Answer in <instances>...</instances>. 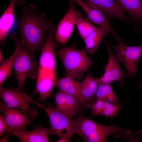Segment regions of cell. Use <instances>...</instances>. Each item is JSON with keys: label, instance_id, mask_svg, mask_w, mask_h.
Instances as JSON below:
<instances>
[{"label": "cell", "instance_id": "obj_1", "mask_svg": "<svg viewBox=\"0 0 142 142\" xmlns=\"http://www.w3.org/2000/svg\"><path fill=\"white\" fill-rule=\"evenodd\" d=\"M35 9L33 4L25 6L18 20L23 46L32 54L42 49L47 32L53 24L47 18L44 13H37Z\"/></svg>", "mask_w": 142, "mask_h": 142}, {"label": "cell", "instance_id": "obj_2", "mask_svg": "<svg viewBox=\"0 0 142 142\" xmlns=\"http://www.w3.org/2000/svg\"><path fill=\"white\" fill-rule=\"evenodd\" d=\"M57 76L55 54L50 50L42 49L39 58L36 86L30 96L32 98L38 94L40 100L45 102L52 96Z\"/></svg>", "mask_w": 142, "mask_h": 142}, {"label": "cell", "instance_id": "obj_3", "mask_svg": "<svg viewBox=\"0 0 142 142\" xmlns=\"http://www.w3.org/2000/svg\"><path fill=\"white\" fill-rule=\"evenodd\" d=\"M131 133L130 130L119 128L113 123L109 126L103 125L81 114H78L75 119L74 134L81 137L84 142H107L106 138L111 134H115L118 137L131 136Z\"/></svg>", "mask_w": 142, "mask_h": 142}, {"label": "cell", "instance_id": "obj_4", "mask_svg": "<svg viewBox=\"0 0 142 142\" xmlns=\"http://www.w3.org/2000/svg\"><path fill=\"white\" fill-rule=\"evenodd\" d=\"M55 54L63 64L65 77H76L87 71L93 64L85 48L64 47L55 51Z\"/></svg>", "mask_w": 142, "mask_h": 142}, {"label": "cell", "instance_id": "obj_5", "mask_svg": "<svg viewBox=\"0 0 142 142\" xmlns=\"http://www.w3.org/2000/svg\"><path fill=\"white\" fill-rule=\"evenodd\" d=\"M18 51L13 65L14 75L16 79L18 88L24 90V84L27 78H36L38 66L33 59V54L23 47L21 40L16 43Z\"/></svg>", "mask_w": 142, "mask_h": 142}, {"label": "cell", "instance_id": "obj_6", "mask_svg": "<svg viewBox=\"0 0 142 142\" xmlns=\"http://www.w3.org/2000/svg\"><path fill=\"white\" fill-rule=\"evenodd\" d=\"M40 108L48 116L50 125L49 134L65 138L69 142L71 141L72 137L74 134L75 119L61 112L49 103L47 108L43 104Z\"/></svg>", "mask_w": 142, "mask_h": 142}, {"label": "cell", "instance_id": "obj_7", "mask_svg": "<svg viewBox=\"0 0 142 142\" xmlns=\"http://www.w3.org/2000/svg\"><path fill=\"white\" fill-rule=\"evenodd\" d=\"M0 97L9 107L26 111L28 118L31 120L35 119L38 113L37 109L31 106L30 102L39 107L42 105L28 96L24 90L18 88H2L0 89Z\"/></svg>", "mask_w": 142, "mask_h": 142}, {"label": "cell", "instance_id": "obj_8", "mask_svg": "<svg viewBox=\"0 0 142 142\" xmlns=\"http://www.w3.org/2000/svg\"><path fill=\"white\" fill-rule=\"evenodd\" d=\"M118 44L115 45H110L115 54L119 62L122 63L125 67L129 76L133 80L138 73V65L142 55V45L136 46L125 45L122 40L118 41Z\"/></svg>", "mask_w": 142, "mask_h": 142}, {"label": "cell", "instance_id": "obj_9", "mask_svg": "<svg viewBox=\"0 0 142 142\" xmlns=\"http://www.w3.org/2000/svg\"><path fill=\"white\" fill-rule=\"evenodd\" d=\"M81 14L75 8L73 2L70 1L68 9L55 29V38L56 42L61 45L67 42L76 26L78 18Z\"/></svg>", "mask_w": 142, "mask_h": 142}, {"label": "cell", "instance_id": "obj_10", "mask_svg": "<svg viewBox=\"0 0 142 142\" xmlns=\"http://www.w3.org/2000/svg\"><path fill=\"white\" fill-rule=\"evenodd\" d=\"M0 111L9 128L12 131H25L27 125H34L26 111L9 107L2 101L0 102Z\"/></svg>", "mask_w": 142, "mask_h": 142}, {"label": "cell", "instance_id": "obj_11", "mask_svg": "<svg viewBox=\"0 0 142 142\" xmlns=\"http://www.w3.org/2000/svg\"><path fill=\"white\" fill-rule=\"evenodd\" d=\"M107 50L108 59L105 67L104 72L99 78L100 84H111L115 81H118L122 87L125 78L128 76L127 72L124 71L119 64L115 55L114 54L110 47L104 39L103 41Z\"/></svg>", "mask_w": 142, "mask_h": 142}, {"label": "cell", "instance_id": "obj_12", "mask_svg": "<svg viewBox=\"0 0 142 142\" xmlns=\"http://www.w3.org/2000/svg\"><path fill=\"white\" fill-rule=\"evenodd\" d=\"M109 18L118 19L129 23L132 19L126 15L115 0H87Z\"/></svg>", "mask_w": 142, "mask_h": 142}, {"label": "cell", "instance_id": "obj_13", "mask_svg": "<svg viewBox=\"0 0 142 142\" xmlns=\"http://www.w3.org/2000/svg\"><path fill=\"white\" fill-rule=\"evenodd\" d=\"M54 97L55 107L68 116L72 117L81 111L82 106L74 97L59 90L54 94Z\"/></svg>", "mask_w": 142, "mask_h": 142}, {"label": "cell", "instance_id": "obj_14", "mask_svg": "<svg viewBox=\"0 0 142 142\" xmlns=\"http://www.w3.org/2000/svg\"><path fill=\"white\" fill-rule=\"evenodd\" d=\"M55 86L61 91L77 99L84 108L87 107L81 94V82L65 77L57 80Z\"/></svg>", "mask_w": 142, "mask_h": 142}, {"label": "cell", "instance_id": "obj_15", "mask_svg": "<svg viewBox=\"0 0 142 142\" xmlns=\"http://www.w3.org/2000/svg\"><path fill=\"white\" fill-rule=\"evenodd\" d=\"M15 2L19 5L24 4L23 0H11L9 6L1 15L0 19V40L3 44L12 26L14 19V6Z\"/></svg>", "mask_w": 142, "mask_h": 142}, {"label": "cell", "instance_id": "obj_16", "mask_svg": "<svg viewBox=\"0 0 142 142\" xmlns=\"http://www.w3.org/2000/svg\"><path fill=\"white\" fill-rule=\"evenodd\" d=\"M49 129L39 125L31 131L16 132L11 131V135L17 136L22 142H50Z\"/></svg>", "mask_w": 142, "mask_h": 142}, {"label": "cell", "instance_id": "obj_17", "mask_svg": "<svg viewBox=\"0 0 142 142\" xmlns=\"http://www.w3.org/2000/svg\"><path fill=\"white\" fill-rule=\"evenodd\" d=\"M100 84L99 78L87 74L81 82V94L88 108L96 100L95 95L97 89Z\"/></svg>", "mask_w": 142, "mask_h": 142}, {"label": "cell", "instance_id": "obj_18", "mask_svg": "<svg viewBox=\"0 0 142 142\" xmlns=\"http://www.w3.org/2000/svg\"><path fill=\"white\" fill-rule=\"evenodd\" d=\"M115 0L134 21V25L142 22V0Z\"/></svg>", "mask_w": 142, "mask_h": 142}, {"label": "cell", "instance_id": "obj_19", "mask_svg": "<svg viewBox=\"0 0 142 142\" xmlns=\"http://www.w3.org/2000/svg\"><path fill=\"white\" fill-rule=\"evenodd\" d=\"M109 33V32L105 28L97 27L84 40L85 44L84 48L87 52L91 55L93 54L98 49L100 43Z\"/></svg>", "mask_w": 142, "mask_h": 142}, {"label": "cell", "instance_id": "obj_20", "mask_svg": "<svg viewBox=\"0 0 142 142\" xmlns=\"http://www.w3.org/2000/svg\"><path fill=\"white\" fill-rule=\"evenodd\" d=\"M111 84H100L95 94V99L115 104H118L119 99L113 89Z\"/></svg>", "mask_w": 142, "mask_h": 142}, {"label": "cell", "instance_id": "obj_21", "mask_svg": "<svg viewBox=\"0 0 142 142\" xmlns=\"http://www.w3.org/2000/svg\"><path fill=\"white\" fill-rule=\"evenodd\" d=\"M17 51L18 48L16 46L15 50L12 55L0 64V89L3 88V83L12 75Z\"/></svg>", "mask_w": 142, "mask_h": 142}, {"label": "cell", "instance_id": "obj_22", "mask_svg": "<svg viewBox=\"0 0 142 142\" xmlns=\"http://www.w3.org/2000/svg\"><path fill=\"white\" fill-rule=\"evenodd\" d=\"M76 26L79 35L83 40L97 28L90 22L88 18L83 17L82 13L78 18Z\"/></svg>", "mask_w": 142, "mask_h": 142}, {"label": "cell", "instance_id": "obj_23", "mask_svg": "<svg viewBox=\"0 0 142 142\" xmlns=\"http://www.w3.org/2000/svg\"><path fill=\"white\" fill-rule=\"evenodd\" d=\"M124 104H120L104 101V108L101 116L110 118L114 117Z\"/></svg>", "mask_w": 142, "mask_h": 142}, {"label": "cell", "instance_id": "obj_24", "mask_svg": "<svg viewBox=\"0 0 142 142\" xmlns=\"http://www.w3.org/2000/svg\"><path fill=\"white\" fill-rule=\"evenodd\" d=\"M104 101L102 100L96 99L89 106L91 108L92 115L98 116L102 114L104 106Z\"/></svg>", "mask_w": 142, "mask_h": 142}, {"label": "cell", "instance_id": "obj_25", "mask_svg": "<svg viewBox=\"0 0 142 142\" xmlns=\"http://www.w3.org/2000/svg\"><path fill=\"white\" fill-rule=\"evenodd\" d=\"M2 115H0V136L1 137L4 133L10 131Z\"/></svg>", "mask_w": 142, "mask_h": 142}, {"label": "cell", "instance_id": "obj_26", "mask_svg": "<svg viewBox=\"0 0 142 142\" xmlns=\"http://www.w3.org/2000/svg\"><path fill=\"white\" fill-rule=\"evenodd\" d=\"M134 26L136 32L139 33L142 32V22L136 24Z\"/></svg>", "mask_w": 142, "mask_h": 142}, {"label": "cell", "instance_id": "obj_27", "mask_svg": "<svg viewBox=\"0 0 142 142\" xmlns=\"http://www.w3.org/2000/svg\"><path fill=\"white\" fill-rule=\"evenodd\" d=\"M11 131L7 132V134L6 136L2 139H0V142H7L8 138L10 135H11Z\"/></svg>", "mask_w": 142, "mask_h": 142}, {"label": "cell", "instance_id": "obj_28", "mask_svg": "<svg viewBox=\"0 0 142 142\" xmlns=\"http://www.w3.org/2000/svg\"><path fill=\"white\" fill-rule=\"evenodd\" d=\"M56 142H68L69 141L65 138H60V139L55 141Z\"/></svg>", "mask_w": 142, "mask_h": 142}, {"label": "cell", "instance_id": "obj_29", "mask_svg": "<svg viewBox=\"0 0 142 142\" xmlns=\"http://www.w3.org/2000/svg\"><path fill=\"white\" fill-rule=\"evenodd\" d=\"M3 57L2 55V52L1 50H0V64L3 63L4 61Z\"/></svg>", "mask_w": 142, "mask_h": 142}, {"label": "cell", "instance_id": "obj_30", "mask_svg": "<svg viewBox=\"0 0 142 142\" xmlns=\"http://www.w3.org/2000/svg\"><path fill=\"white\" fill-rule=\"evenodd\" d=\"M138 86L139 88L142 89V82L139 83Z\"/></svg>", "mask_w": 142, "mask_h": 142}]
</instances>
